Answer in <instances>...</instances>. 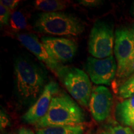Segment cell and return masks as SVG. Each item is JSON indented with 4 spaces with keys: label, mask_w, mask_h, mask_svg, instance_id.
Segmentation results:
<instances>
[{
    "label": "cell",
    "mask_w": 134,
    "mask_h": 134,
    "mask_svg": "<svg viewBox=\"0 0 134 134\" xmlns=\"http://www.w3.org/2000/svg\"><path fill=\"white\" fill-rule=\"evenodd\" d=\"M134 74V59L131 62V63L128 65V66L127 67V68L125 69L124 73H123V75H122V76L120 77V78L122 79H125L126 80L128 78H129L130 76H131L132 75Z\"/></svg>",
    "instance_id": "obj_20"
},
{
    "label": "cell",
    "mask_w": 134,
    "mask_h": 134,
    "mask_svg": "<svg viewBox=\"0 0 134 134\" xmlns=\"http://www.w3.org/2000/svg\"><path fill=\"white\" fill-rule=\"evenodd\" d=\"M83 125L51 126L38 129L37 134H84Z\"/></svg>",
    "instance_id": "obj_13"
},
{
    "label": "cell",
    "mask_w": 134,
    "mask_h": 134,
    "mask_svg": "<svg viewBox=\"0 0 134 134\" xmlns=\"http://www.w3.org/2000/svg\"><path fill=\"white\" fill-rule=\"evenodd\" d=\"M41 42L50 56L60 63L70 61L76 54V43L69 38L43 37Z\"/></svg>",
    "instance_id": "obj_9"
},
{
    "label": "cell",
    "mask_w": 134,
    "mask_h": 134,
    "mask_svg": "<svg viewBox=\"0 0 134 134\" xmlns=\"http://www.w3.org/2000/svg\"><path fill=\"white\" fill-rule=\"evenodd\" d=\"M19 2L20 1L19 0H1L0 4H2L5 8L11 11L16 9Z\"/></svg>",
    "instance_id": "obj_19"
},
{
    "label": "cell",
    "mask_w": 134,
    "mask_h": 134,
    "mask_svg": "<svg viewBox=\"0 0 134 134\" xmlns=\"http://www.w3.org/2000/svg\"><path fill=\"white\" fill-rule=\"evenodd\" d=\"M115 35L113 27L103 21H98L90 35L88 49L94 57L103 59L113 55Z\"/></svg>",
    "instance_id": "obj_5"
},
{
    "label": "cell",
    "mask_w": 134,
    "mask_h": 134,
    "mask_svg": "<svg viewBox=\"0 0 134 134\" xmlns=\"http://www.w3.org/2000/svg\"><path fill=\"white\" fill-rule=\"evenodd\" d=\"M113 103V95L108 88L104 86L94 88L89 104L94 119L99 122L106 119L110 114Z\"/></svg>",
    "instance_id": "obj_10"
},
{
    "label": "cell",
    "mask_w": 134,
    "mask_h": 134,
    "mask_svg": "<svg viewBox=\"0 0 134 134\" xmlns=\"http://www.w3.org/2000/svg\"><path fill=\"white\" fill-rule=\"evenodd\" d=\"M70 3L60 0H37L34 1V6L44 13H56L66 9Z\"/></svg>",
    "instance_id": "obj_12"
},
{
    "label": "cell",
    "mask_w": 134,
    "mask_h": 134,
    "mask_svg": "<svg viewBox=\"0 0 134 134\" xmlns=\"http://www.w3.org/2000/svg\"><path fill=\"white\" fill-rule=\"evenodd\" d=\"M1 129H3L6 128L8 125L9 124V121L8 119V117L7 115L5 114L4 112H3L2 110L1 111Z\"/></svg>",
    "instance_id": "obj_23"
},
{
    "label": "cell",
    "mask_w": 134,
    "mask_h": 134,
    "mask_svg": "<svg viewBox=\"0 0 134 134\" xmlns=\"http://www.w3.org/2000/svg\"><path fill=\"white\" fill-rule=\"evenodd\" d=\"M10 16L11 11L2 4H0V24L1 26H6L9 23Z\"/></svg>",
    "instance_id": "obj_18"
},
{
    "label": "cell",
    "mask_w": 134,
    "mask_h": 134,
    "mask_svg": "<svg viewBox=\"0 0 134 134\" xmlns=\"http://www.w3.org/2000/svg\"><path fill=\"white\" fill-rule=\"evenodd\" d=\"M121 122L124 125H127L129 127H130V129L134 130V111L130 114L127 115L124 119H123Z\"/></svg>",
    "instance_id": "obj_22"
},
{
    "label": "cell",
    "mask_w": 134,
    "mask_h": 134,
    "mask_svg": "<svg viewBox=\"0 0 134 134\" xmlns=\"http://www.w3.org/2000/svg\"><path fill=\"white\" fill-rule=\"evenodd\" d=\"M114 53L117 64V75L120 78L134 59V41L130 30L122 28L115 31Z\"/></svg>",
    "instance_id": "obj_7"
},
{
    "label": "cell",
    "mask_w": 134,
    "mask_h": 134,
    "mask_svg": "<svg viewBox=\"0 0 134 134\" xmlns=\"http://www.w3.org/2000/svg\"><path fill=\"white\" fill-rule=\"evenodd\" d=\"M99 134H134L132 129L120 125H109Z\"/></svg>",
    "instance_id": "obj_17"
},
{
    "label": "cell",
    "mask_w": 134,
    "mask_h": 134,
    "mask_svg": "<svg viewBox=\"0 0 134 134\" xmlns=\"http://www.w3.org/2000/svg\"><path fill=\"white\" fill-rule=\"evenodd\" d=\"M17 38L27 49L32 53L40 61L44 63L58 76L63 66L50 56L36 36L29 34H19L17 35Z\"/></svg>",
    "instance_id": "obj_11"
},
{
    "label": "cell",
    "mask_w": 134,
    "mask_h": 134,
    "mask_svg": "<svg viewBox=\"0 0 134 134\" xmlns=\"http://www.w3.org/2000/svg\"><path fill=\"white\" fill-rule=\"evenodd\" d=\"M134 111V95L117 105L116 114L120 121Z\"/></svg>",
    "instance_id": "obj_15"
},
{
    "label": "cell",
    "mask_w": 134,
    "mask_h": 134,
    "mask_svg": "<svg viewBox=\"0 0 134 134\" xmlns=\"http://www.w3.org/2000/svg\"><path fill=\"white\" fill-rule=\"evenodd\" d=\"M132 14L134 16V3H133V8H132Z\"/></svg>",
    "instance_id": "obj_26"
},
{
    "label": "cell",
    "mask_w": 134,
    "mask_h": 134,
    "mask_svg": "<svg viewBox=\"0 0 134 134\" xmlns=\"http://www.w3.org/2000/svg\"><path fill=\"white\" fill-rule=\"evenodd\" d=\"M19 134H35L31 130L22 127L19 130Z\"/></svg>",
    "instance_id": "obj_24"
},
{
    "label": "cell",
    "mask_w": 134,
    "mask_h": 134,
    "mask_svg": "<svg viewBox=\"0 0 134 134\" xmlns=\"http://www.w3.org/2000/svg\"><path fill=\"white\" fill-rule=\"evenodd\" d=\"M85 69L94 84L110 85L117 73V64L113 55L103 59L89 57Z\"/></svg>",
    "instance_id": "obj_6"
},
{
    "label": "cell",
    "mask_w": 134,
    "mask_h": 134,
    "mask_svg": "<svg viewBox=\"0 0 134 134\" xmlns=\"http://www.w3.org/2000/svg\"><path fill=\"white\" fill-rule=\"evenodd\" d=\"M58 85L50 81L44 87L37 100L22 117L26 123L36 124L47 113L53 97L58 92Z\"/></svg>",
    "instance_id": "obj_8"
},
{
    "label": "cell",
    "mask_w": 134,
    "mask_h": 134,
    "mask_svg": "<svg viewBox=\"0 0 134 134\" xmlns=\"http://www.w3.org/2000/svg\"><path fill=\"white\" fill-rule=\"evenodd\" d=\"M9 24L11 29L15 32H19L28 28L27 17L21 11H15L11 14Z\"/></svg>",
    "instance_id": "obj_14"
},
{
    "label": "cell",
    "mask_w": 134,
    "mask_h": 134,
    "mask_svg": "<svg viewBox=\"0 0 134 134\" xmlns=\"http://www.w3.org/2000/svg\"><path fill=\"white\" fill-rule=\"evenodd\" d=\"M79 2L83 6L90 8L96 7L102 3V1L99 0H80Z\"/></svg>",
    "instance_id": "obj_21"
},
{
    "label": "cell",
    "mask_w": 134,
    "mask_h": 134,
    "mask_svg": "<svg viewBox=\"0 0 134 134\" xmlns=\"http://www.w3.org/2000/svg\"><path fill=\"white\" fill-rule=\"evenodd\" d=\"M35 27L42 33L56 36H76L85 30L83 23L78 18L62 12L41 14L35 23Z\"/></svg>",
    "instance_id": "obj_3"
},
{
    "label": "cell",
    "mask_w": 134,
    "mask_h": 134,
    "mask_svg": "<svg viewBox=\"0 0 134 134\" xmlns=\"http://www.w3.org/2000/svg\"><path fill=\"white\" fill-rule=\"evenodd\" d=\"M58 77L70 94L81 105H89L92 93L91 83L85 72L76 68L63 66Z\"/></svg>",
    "instance_id": "obj_4"
},
{
    "label": "cell",
    "mask_w": 134,
    "mask_h": 134,
    "mask_svg": "<svg viewBox=\"0 0 134 134\" xmlns=\"http://www.w3.org/2000/svg\"><path fill=\"white\" fill-rule=\"evenodd\" d=\"M81 108L65 93L53 97L46 115L36 124L38 129L51 126H74L85 121Z\"/></svg>",
    "instance_id": "obj_1"
},
{
    "label": "cell",
    "mask_w": 134,
    "mask_h": 134,
    "mask_svg": "<svg viewBox=\"0 0 134 134\" xmlns=\"http://www.w3.org/2000/svg\"><path fill=\"white\" fill-rule=\"evenodd\" d=\"M14 74L18 94L23 100H35L42 93L45 76L35 63L25 58H18L14 63Z\"/></svg>",
    "instance_id": "obj_2"
},
{
    "label": "cell",
    "mask_w": 134,
    "mask_h": 134,
    "mask_svg": "<svg viewBox=\"0 0 134 134\" xmlns=\"http://www.w3.org/2000/svg\"><path fill=\"white\" fill-rule=\"evenodd\" d=\"M130 32H131V34H132V36L133 37V41H134V26L132 27V29L130 30Z\"/></svg>",
    "instance_id": "obj_25"
},
{
    "label": "cell",
    "mask_w": 134,
    "mask_h": 134,
    "mask_svg": "<svg viewBox=\"0 0 134 134\" xmlns=\"http://www.w3.org/2000/svg\"><path fill=\"white\" fill-rule=\"evenodd\" d=\"M119 96L121 99L129 98L134 95V74L128 78L118 89Z\"/></svg>",
    "instance_id": "obj_16"
}]
</instances>
